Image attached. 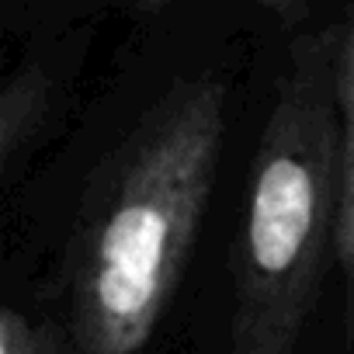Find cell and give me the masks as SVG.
<instances>
[{"mask_svg": "<svg viewBox=\"0 0 354 354\" xmlns=\"http://www.w3.org/2000/svg\"><path fill=\"white\" fill-rule=\"evenodd\" d=\"M226 142V84H174L91 181L66 247L77 354H142L198 240Z\"/></svg>", "mask_w": 354, "mask_h": 354, "instance_id": "cell-1", "label": "cell"}, {"mask_svg": "<svg viewBox=\"0 0 354 354\" xmlns=\"http://www.w3.org/2000/svg\"><path fill=\"white\" fill-rule=\"evenodd\" d=\"M340 21L302 32L278 73L233 261L230 354H295L340 236Z\"/></svg>", "mask_w": 354, "mask_h": 354, "instance_id": "cell-2", "label": "cell"}, {"mask_svg": "<svg viewBox=\"0 0 354 354\" xmlns=\"http://www.w3.org/2000/svg\"><path fill=\"white\" fill-rule=\"evenodd\" d=\"M295 4L299 0H261V8H268L271 15H288V11H295Z\"/></svg>", "mask_w": 354, "mask_h": 354, "instance_id": "cell-6", "label": "cell"}, {"mask_svg": "<svg viewBox=\"0 0 354 354\" xmlns=\"http://www.w3.org/2000/svg\"><path fill=\"white\" fill-rule=\"evenodd\" d=\"M49 101L53 84L39 63H25L11 73L4 94H0V160H4V170H11L18 156L32 146V139L42 132Z\"/></svg>", "mask_w": 354, "mask_h": 354, "instance_id": "cell-4", "label": "cell"}, {"mask_svg": "<svg viewBox=\"0 0 354 354\" xmlns=\"http://www.w3.org/2000/svg\"><path fill=\"white\" fill-rule=\"evenodd\" d=\"M337 104H340V236L337 271L344 281V330L354 347V0L340 21L337 46Z\"/></svg>", "mask_w": 354, "mask_h": 354, "instance_id": "cell-3", "label": "cell"}, {"mask_svg": "<svg viewBox=\"0 0 354 354\" xmlns=\"http://www.w3.org/2000/svg\"><path fill=\"white\" fill-rule=\"evenodd\" d=\"M136 4H139L142 11H163V8L177 4V0H136Z\"/></svg>", "mask_w": 354, "mask_h": 354, "instance_id": "cell-7", "label": "cell"}, {"mask_svg": "<svg viewBox=\"0 0 354 354\" xmlns=\"http://www.w3.org/2000/svg\"><path fill=\"white\" fill-rule=\"evenodd\" d=\"M0 354H77L70 337L8 306L0 313Z\"/></svg>", "mask_w": 354, "mask_h": 354, "instance_id": "cell-5", "label": "cell"}]
</instances>
